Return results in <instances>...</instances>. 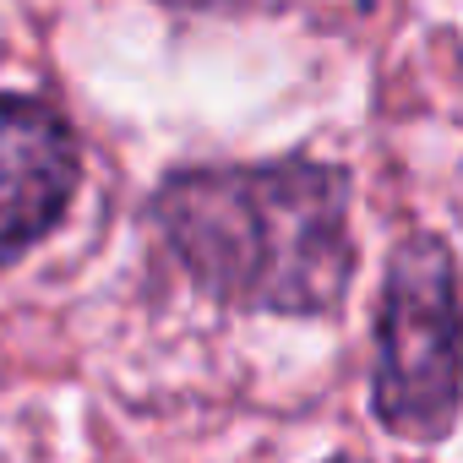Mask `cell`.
<instances>
[{"mask_svg": "<svg viewBox=\"0 0 463 463\" xmlns=\"http://www.w3.org/2000/svg\"><path fill=\"white\" fill-rule=\"evenodd\" d=\"M153 218L164 241L223 306L327 311L349 289V185L322 164L175 175Z\"/></svg>", "mask_w": 463, "mask_h": 463, "instance_id": "1", "label": "cell"}, {"mask_svg": "<svg viewBox=\"0 0 463 463\" xmlns=\"http://www.w3.org/2000/svg\"><path fill=\"white\" fill-rule=\"evenodd\" d=\"M376 414L403 441H441L463 403V311L452 257L436 235L392 251L376 322Z\"/></svg>", "mask_w": 463, "mask_h": 463, "instance_id": "2", "label": "cell"}, {"mask_svg": "<svg viewBox=\"0 0 463 463\" xmlns=\"http://www.w3.org/2000/svg\"><path fill=\"white\" fill-rule=\"evenodd\" d=\"M77 185V142L55 109L0 93V262L61 223Z\"/></svg>", "mask_w": 463, "mask_h": 463, "instance_id": "3", "label": "cell"}]
</instances>
